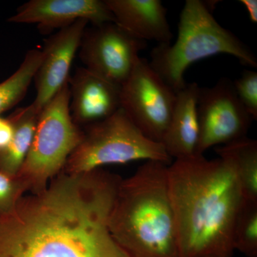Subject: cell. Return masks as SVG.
Listing matches in <instances>:
<instances>
[{
    "label": "cell",
    "instance_id": "cell-21",
    "mask_svg": "<svg viewBox=\"0 0 257 257\" xmlns=\"http://www.w3.org/2000/svg\"><path fill=\"white\" fill-rule=\"evenodd\" d=\"M14 124L11 119L0 116V152H3L11 143L14 135Z\"/></svg>",
    "mask_w": 257,
    "mask_h": 257
},
{
    "label": "cell",
    "instance_id": "cell-11",
    "mask_svg": "<svg viewBox=\"0 0 257 257\" xmlns=\"http://www.w3.org/2000/svg\"><path fill=\"white\" fill-rule=\"evenodd\" d=\"M81 20L93 26L115 23L104 0H30L19 7L8 22L37 25L41 33L47 34Z\"/></svg>",
    "mask_w": 257,
    "mask_h": 257
},
{
    "label": "cell",
    "instance_id": "cell-12",
    "mask_svg": "<svg viewBox=\"0 0 257 257\" xmlns=\"http://www.w3.org/2000/svg\"><path fill=\"white\" fill-rule=\"evenodd\" d=\"M69 87L71 116L79 127L102 121L121 108V87L84 67L70 77Z\"/></svg>",
    "mask_w": 257,
    "mask_h": 257
},
{
    "label": "cell",
    "instance_id": "cell-2",
    "mask_svg": "<svg viewBox=\"0 0 257 257\" xmlns=\"http://www.w3.org/2000/svg\"><path fill=\"white\" fill-rule=\"evenodd\" d=\"M167 182L182 257H232L235 221L245 199L231 162L204 155L175 160Z\"/></svg>",
    "mask_w": 257,
    "mask_h": 257
},
{
    "label": "cell",
    "instance_id": "cell-10",
    "mask_svg": "<svg viewBox=\"0 0 257 257\" xmlns=\"http://www.w3.org/2000/svg\"><path fill=\"white\" fill-rule=\"evenodd\" d=\"M88 24L86 20H78L45 40L41 63L34 79L36 96L29 105L35 114L39 115L69 82L71 67Z\"/></svg>",
    "mask_w": 257,
    "mask_h": 257
},
{
    "label": "cell",
    "instance_id": "cell-14",
    "mask_svg": "<svg viewBox=\"0 0 257 257\" xmlns=\"http://www.w3.org/2000/svg\"><path fill=\"white\" fill-rule=\"evenodd\" d=\"M197 83H187L177 92L170 124L162 139L167 155L175 160L195 156L199 141Z\"/></svg>",
    "mask_w": 257,
    "mask_h": 257
},
{
    "label": "cell",
    "instance_id": "cell-18",
    "mask_svg": "<svg viewBox=\"0 0 257 257\" xmlns=\"http://www.w3.org/2000/svg\"><path fill=\"white\" fill-rule=\"evenodd\" d=\"M233 244L246 257H257V201H243L235 221Z\"/></svg>",
    "mask_w": 257,
    "mask_h": 257
},
{
    "label": "cell",
    "instance_id": "cell-16",
    "mask_svg": "<svg viewBox=\"0 0 257 257\" xmlns=\"http://www.w3.org/2000/svg\"><path fill=\"white\" fill-rule=\"evenodd\" d=\"M219 157L227 159L234 166L246 200L257 201V141L248 137L216 147Z\"/></svg>",
    "mask_w": 257,
    "mask_h": 257
},
{
    "label": "cell",
    "instance_id": "cell-1",
    "mask_svg": "<svg viewBox=\"0 0 257 257\" xmlns=\"http://www.w3.org/2000/svg\"><path fill=\"white\" fill-rule=\"evenodd\" d=\"M121 178L62 172L0 216V257H128L109 227Z\"/></svg>",
    "mask_w": 257,
    "mask_h": 257
},
{
    "label": "cell",
    "instance_id": "cell-20",
    "mask_svg": "<svg viewBox=\"0 0 257 257\" xmlns=\"http://www.w3.org/2000/svg\"><path fill=\"white\" fill-rule=\"evenodd\" d=\"M25 192L18 177L0 171V216L10 212Z\"/></svg>",
    "mask_w": 257,
    "mask_h": 257
},
{
    "label": "cell",
    "instance_id": "cell-8",
    "mask_svg": "<svg viewBox=\"0 0 257 257\" xmlns=\"http://www.w3.org/2000/svg\"><path fill=\"white\" fill-rule=\"evenodd\" d=\"M197 113L199 135L197 155L247 137L253 121L241 104L233 82L224 77L210 87H199Z\"/></svg>",
    "mask_w": 257,
    "mask_h": 257
},
{
    "label": "cell",
    "instance_id": "cell-22",
    "mask_svg": "<svg viewBox=\"0 0 257 257\" xmlns=\"http://www.w3.org/2000/svg\"><path fill=\"white\" fill-rule=\"evenodd\" d=\"M240 3L244 6L247 11L248 17L251 23H257V1L256 0H240Z\"/></svg>",
    "mask_w": 257,
    "mask_h": 257
},
{
    "label": "cell",
    "instance_id": "cell-5",
    "mask_svg": "<svg viewBox=\"0 0 257 257\" xmlns=\"http://www.w3.org/2000/svg\"><path fill=\"white\" fill-rule=\"evenodd\" d=\"M85 127L80 143L67 160L65 173H87L103 166L140 160L172 164L162 144L147 138L121 108L106 119Z\"/></svg>",
    "mask_w": 257,
    "mask_h": 257
},
{
    "label": "cell",
    "instance_id": "cell-6",
    "mask_svg": "<svg viewBox=\"0 0 257 257\" xmlns=\"http://www.w3.org/2000/svg\"><path fill=\"white\" fill-rule=\"evenodd\" d=\"M69 82L38 115L30 151L18 177L25 191L41 192L63 172L71 154L80 143L83 132L69 110Z\"/></svg>",
    "mask_w": 257,
    "mask_h": 257
},
{
    "label": "cell",
    "instance_id": "cell-4",
    "mask_svg": "<svg viewBox=\"0 0 257 257\" xmlns=\"http://www.w3.org/2000/svg\"><path fill=\"white\" fill-rule=\"evenodd\" d=\"M234 56L243 65L256 67L251 49L232 32L223 28L202 0H187L179 16L175 43L161 44L152 50V68L176 93L184 87L186 70L194 62L212 56Z\"/></svg>",
    "mask_w": 257,
    "mask_h": 257
},
{
    "label": "cell",
    "instance_id": "cell-13",
    "mask_svg": "<svg viewBox=\"0 0 257 257\" xmlns=\"http://www.w3.org/2000/svg\"><path fill=\"white\" fill-rule=\"evenodd\" d=\"M120 28L143 41L171 43L167 10L160 0H104Z\"/></svg>",
    "mask_w": 257,
    "mask_h": 257
},
{
    "label": "cell",
    "instance_id": "cell-7",
    "mask_svg": "<svg viewBox=\"0 0 257 257\" xmlns=\"http://www.w3.org/2000/svg\"><path fill=\"white\" fill-rule=\"evenodd\" d=\"M177 93L140 57L120 91L121 109L149 139L162 143L167 131Z\"/></svg>",
    "mask_w": 257,
    "mask_h": 257
},
{
    "label": "cell",
    "instance_id": "cell-9",
    "mask_svg": "<svg viewBox=\"0 0 257 257\" xmlns=\"http://www.w3.org/2000/svg\"><path fill=\"white\" fill-rule=\"evenodd\" d=\"M147 42L139 40L116 23L86 29L79 57L84 68L121 87L133 72Z\"/></svg>",
    "mask_w": 257,
    "mask_h": 257
},
{
    "label": "cell",
    "instance_id": "cell-15",
    "mask_svg": "<svg viewBox=\"0 0 257 257\" xmlns=\"http://www.w3.org/2000/svg\"><path fill=\"white\" fill-rule=\"evenodd\" d=\"M9 117L14 124V135L8 147L0 152V171L16 177L31 147L38 114L28 106L17 109Z\"/></svg>",
    "mask_w": 257,
    "mask_h": 257
},
{
    "label": "cell",
    "instance_id": "cell-3",
    "mask_svg": "<svg viewBox=\"0 0 257 257\" xmlns=\"http://www.w3.org/2000/svg\"><path fill=\"white\" fill-rule=\"evenodd\" d=\"M168 166L147 161L120 182L109 227L128 257H182L169 194Z\"/></svg>",
    "mask_w": 257,
    "mask_h": 257
},
{
    "label": "cell",
    "instance_id": "cell-19",
    "mask_svg": "<svg viewBox=\"0 0 257 257\" xmlns=\"http://www.w3.org/2000/svg\"><path fill=\"white\" fill-rule=\"evenodd\" d=\"M234 90L241 104L253 120L257 119V72L243 71L241 77L233 82Z\"/></svg>",
    "mask_w": 257,
    "mask_h": 257
},
{
    "label": "cell",
    "instance_id": "cell-17",
    "mask_svg": "<svg viewBox=\"0 0 257 257\" xmlns=\"http://www.w3.org/2000/svg\"><path fill=\"white\" fill-rule=\"evenodd\" d=\"M42 59V50H29L14 74L0 83V116L19 104L26 95Z\"/></svg>",
    "mask_w": 257,
    "mask_h": 257
}]
</instances>
